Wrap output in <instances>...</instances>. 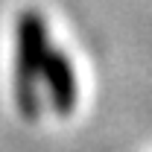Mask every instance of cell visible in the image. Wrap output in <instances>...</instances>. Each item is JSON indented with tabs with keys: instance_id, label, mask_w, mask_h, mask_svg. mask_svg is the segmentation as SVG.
<instances>
[{
	"instance_id": "obj_1",
	"label": "cell",
	"mask_w": 152,
	"mask_h": 152,
	"mask_svg": "<svg viewBox=\"0 0 152 152\" xmlns=\"http://www.w3.org/2000/svg\"><path fill=\"white\" fill-rule=\"evenodd\" d=\"M50 53V29L38 9H23L15 18V64H12V88L18 111L32 120L38 114V82L44 73V61Z\"/></svg>"
},
{
	"instance_id": "obj_2",
	"label": "cell",
	"mask_w": 152,
	"mask_h": 152,
	"mask_svg": "<svg viewBox=\"0 0 152 152\" xmlns=\"http://www.w3.org/2000/svg\"><path fill=\"white\" fill-rule=\"evenodd\" d=\"M41 79H44V88H47V96H50L53 108L61 117H67L76 108V99H79V82H76V67L70 61V56L50 47Z\"/></svg>"
}]
</instances>
